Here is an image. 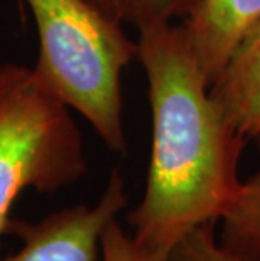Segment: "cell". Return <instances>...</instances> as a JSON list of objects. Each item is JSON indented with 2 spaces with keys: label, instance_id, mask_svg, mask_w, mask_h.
<instances>
[{
  "label": "cell",
  "instance_id": "8992f818",
  "mask_svg": "<svg viewBox=\"0 0 260 261\" xmlns=\"http://www.w3.org/2000/svg\"><path fill=\"white\" fill-rule=\"evenodd\" d=\"M211 94L242 137L260 135V20L237 44Z\"/></svg>",
  "mask_w": 260,
  "mask_h": 261
},
{
  "label": "cell",
  "instance_id": "9c48e42d",
  "mask_svg": "<svg viewBox=\"0 0 260 261\" xmlns=\"http://www.w3.org/2000/svg\"><path fill=\"white\" fill-rule=\"evenodd\" d=\"M171 249L146 246L129 234L119 218L110 221L100 240V261H169Z\"/></svg>",
  "mask_w": 260,
  "mask_h": 261
},
{
  "label": "cell",
  "instance_id": "52a82bcc",
  "mask_svg": "<svg viewBox=\"0 0 260 261\" xmlns=\"http://www.w3.org/2000/svg\"><path fill=\"white\" fill-rule=\"evenodd\" d=\"M258 164L220 218L218 246L228 261H260V135Z\"/></svg>",
  "mask_w": 260,
  "mask_h": 261
},
{
  "label": "cell",
  "instance_id": "7a4b0ae2",
  "mask_svg": "<svg viewBox=\"0 0 260 261\" xmlns=\"http://www.w3.org/2000/svg\"><path fill=\"white\" fill-rule=\"evenodd\" d=\"M37 31L31 73L48 94L85 118L105 147L127 152L122 74L137 41L90 0H26Z\"/></svg>",
  "mask_w": 260,
  "mask_h": 261
},
{
  "label": "cell",
  "instance_id": "3957f363",
  "mask_svg": "<svg viewBox=\"0 0 260 261\" xmlns=\"http://www.w3.org/2000/svg\"><path fill=\"white\" fill-rule=\"evenodd\" d=\"M69 112L37 85L31 68L0 66V234L22 192H58L88 172Z\"/></svg>",
  "mask_w": 260,
  "mask_h": 261
},
{
  "label": "cell",
  "instance_id": "5b68a950",
  "mask_svg": "<svg viewBox=\"0 0 260 261\" xmlns=\"http://www.w3.org/2000/svg\"><path fill=\"white\" fill-rule=\"evenodd\" d=\"M260 20V0H203L181 24L208 81L213 85L243 34Z\"/></svg>",
  "mask_w": 260,
  "mask_h": 261
},
{
  "label": "cell",
  "instance_id": "30bf717a",
  "mask_svg": "<svg viewBox=\"0 0 260 261\" xmlns=\"http://www.w3.org/2000/svg\"><path fill=\"white\" fill-rule=\"evenodd\" d=\"M218 223L195 227L176 243L169 261H228L217 241Z\"/></svg>",
  "mask_w": 260,
  "mask_h": 261
},
{
  "label": "cell",
  "instance_id": "ba28073f",
  "mask_svg": "<svg viewBox=\"0 0 260 261\" xmlns=\"http://www.w3.org/2000/svg\"><path fill=\"white\" fill-rule=\"evenodd\" d=\"M103 14L134 25L137 31L156 24H173L186 20L203 0H90Z\"/></svg>",
  "mask_w": 260,
  "mask_h": 261
},
{
  "label": "cell",
  "instance_id": "277c9868",
  "mask_svg": "<svg viewBox=\"0 0 260 261\" xmlns=\"http://www.w3.org/2000/svg\"><path fill=\"white\" fill-rule=\"evenodd\" d=\"M127 204L125 180L113 170L95 204L64 207L37 223L10 219L5 231L17 236L20 244L0 261H97L103 229Z\"/></svg>",
  "mask_w": 260,
  "mask_h": 261
},
{
  "label": "cell",
  "instance_id": "6da1fadb",
  "mask_svg": "<svg viewBox=\"0 0 260 261\" xmlns=\"http://www.w3.org/2000/svg\"><path fill=\"white\" fill-rule=\"evenodd\" d=\"M137 59L147 77L152 148L132 236L171 249L187 232L218 223L240 191L242 137L211 94L181 22L139 29Z\"/></svg>",
  "mask_w": 260,
  "mask_h": 261
}]
</instances>
